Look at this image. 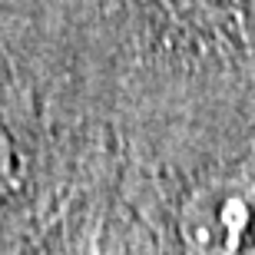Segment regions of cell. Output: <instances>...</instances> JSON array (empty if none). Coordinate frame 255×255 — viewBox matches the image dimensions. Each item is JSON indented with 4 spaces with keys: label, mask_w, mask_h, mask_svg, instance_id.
Here are the masks:
<instances>
[{
    "label": "cell",
    "mask_w": 255,
    "mask_h": 255,
    "mask_svg": "<svg viewBox=\"0 0 255 255\" xmlns=\"http://www.w3.org/2000/svg\"><path fill=\"white\" fill-rule=\"evenodd\" d=\"M20 255H162V249L113 152L66 192Z\"/></svg>",
    "instance_id": "cell-2"
},
{
    "label": "cell",
    "mask_w": 255,
    "mask_h": 255,
    "mask_svg": "<svg viewBox=\"0 0 255 255\" xmlns=\"http://www.w3.org/2000/svg\"><path fill=\"white\" fill-rule=\"evenodd\" d=\"M113 149L73 132L0 13V255H20L66 192Z\"/></svg>",
    "instance_id": "cell-1"
}]
</instances>
